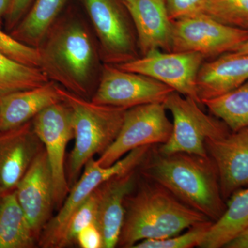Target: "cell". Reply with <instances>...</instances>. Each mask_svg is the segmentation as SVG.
Wrapping results in <instances>:
<instances>
[{"mask_svg":"<svg viewBox=\"0 0 248 248\" xmlns=\"http://www.w3.org/2000/svg\"><path fill=\"white\" fill-rule=\"evenodd\" d=\"M152 147L141 164L143 177L162 186L213 223L217 221L226 210V202L210 156L186 153L163 154L159 150L152 151Z\"/></svg>","mask_w":248,"mask_h":248,"instance_id":"obj_1","label":"cell"},{"mask_svg":"<svg viewBox=\"0 0 248 248\" xmlns=\"http://www.w3.org/2000/svg\"><path fill=\"white\" fill-rule=\"evenodd\" d=\"M125 215L118 245L133 248L144 240H161L210 221L156 183L148 180L125 198Z\"/></svg>","mask_w":248,"mask_h":248,"instance_id":"obj_2","label":"cell"},{"mask_svg":"<svg viewBox=\"0 0 248 248\" xmlns=\"http://www.w3.org/2000/svg\"><path fill=\"white\" fill-rule=\"evenodd\" d=\"M37 48L40 68L49 79L86 98L91 91L98 58L84 26L75 20L57 23Z\"/></svg>","mask_w":248,"mask_h":248,"instance_id":"obj_3","label":"cell"},{"mask_svg":"<svg viewBox=\"0 0 248 248\" xmlns=\"http://www.w3.org/2000/svg\"><path fill=\"white\" fill-rule=\"evenodd\" d=\"M62 102L70 108L75 144L68 156L66 177L70 189L79 179L85 165L102 155L120 133L127 109L96 104L59 85Z\"/></svg>","mask_w":248,"mask_h":248,"instance_id":"obj_4","label":"cell"},{"mask_svg":"<svg viewBox=\"0 0 248 248\" xmlns=\"http://www.w3.org/2000/svg\"><path fill=\"white\" fill-rule=\"evenodd\" d=\"M164 104L172 114L173 123L169 140L158 149L163 154L186 153L207 157L205 140L223 138L231 132L219 119L205 113L194 99L175 91Z\"/></svg>","mask_w":248,"mask_h":248,"instance_id":"obj_5","label":"cell"},{"mask_svg":"<svg viewBox=\"0 0 248 248\" xmlns=\"http://www.w3.org/2000/svg\"><path fill=\"white\" fill-rule=\"evenodd\" d=\"M151 146H142L129 152L125 156L108 167H102L95 159H90L84 172L70 189L58 213L50 218L38 240L42 248H55L60 235L70 216L103 183L111 178L138 169L144 161Z\"/></svg>","mask_w":248,"mask_h":248,"instance_id":"obj_6","label":"cell"},{"mask_svg":"<svg viewBox=\"0 0 248 248\" xmlns=\"http://www.w3.org/2000/svg\"><path fill=\"white\" fill-rule=\"evenodd\" d=\"M164 103H153L125 110L123 124L113 143L96 160L108 167L140 147L164 144L169 140L172 124L166 115Z\"/></svg>","mask_w":248,"mask_h":248,"instance_id":"obj_7","label":"cell"},{"mask_svg":"<svg viewBox=\"0 0 248 248\" xmlns=\"http://www.w3.org/2000/svg\"><path fill=\"white\" fill-rule=\"evenodd\" d=\"M248 40V30L222 24L206 14L172 21L171 51L217 57L232 51Z\"/></svg>","mask_w":248,"mask_h":248,"instance_id":"obj_8","label":"cell"},{"mask_svg":"<svg viewBox=\"0 0 248 248\" xmlns=\"http://www.w3.org/2000/svg\"><path fill=\"white\" fill-rule=\"evenodd\" d=\"M48 158L53 182L54 203L60 208L70 191L66 177L67 146L74 138L71 109L64 102L45 109L32 120Z\"/></svg>","mask_w":248,"mask_h":248,"instance_id":"obj_9","label":"cell"},{"mask_svg":"<svg viewBox=\"0 0 248 248\" xmlns=\"http://www.w3.org/2000/svg\"><path fill=\"white\" fill-rule=\"evenodd\" d=\"M204 58L192 52H163L156 49L117 66L157 80L202 105L197 91V77Z\"/></svg>","mask_w":248,"mask_h":248,"instance_id":"obj_10","label":"cell"},{"mask_svg":"<svg viewBox=\"0 0 248 248\" xmlns=\"http://www.w3.org/2000/svg\"><path fill=\"white\" fill-rule=\"evenodd\" d=\"M174 91L150 77L105 63L99 86L91 101L128 109L143 104L164 103Z\"/></svg>","mask_w":248,"mask_h":248,"instance_id":"obj_11","label":"cell"},{"mask_svg":"<svg viewBox=\"0 0 248 248\" xmlns=\"http://www.w3.org/2000/svg\"><path fill=\"white\" fill-rule=\"evenodd\" d=\"M105 63L122 64L138 58L135 36L128 19L114 0H84Z\"/></svg>","mask_w":248,"mask_h":248,"instance_id":"obj_12","label":"cell"},{"mask_svg":"<svg viewBox=\"0 0 248 248\" xmlns=\"http://www.w3.org/2000/svg\"><path fill=\"white\" fill-rule=\"evenodd\" d=\"M205 146L218 172L223 200L227 202L236 191L248 187V128L207 139Z\"/></svg>","mask_w":248,"mask_h":248,"instance_id":"obj_13","label":"cell"},{"mask_svg":"<svg viewBox=\"0 0 248 248\" xmlns=\"http://www.w3.org/2000/svg\"><path fill=\"white\" fill-rule=\"evenodd\" d=\"M15 192L39 240L55 206L53 177L45 148L31 165Z\"/></svg>","mask_w":248,"mask_h":248,"instance_id":"obj_14","label":"cell"},{"mask_svg":"<svg viewBox=\"0 0 248 248\" xmlns=\"http://www.w3.org/2000/svg\"><path fill=\"white\" fill-rule=\"evenodd\" d=\"M44 149L32 121L0 132V194L13 192L34 160Z\"/></svg>","mask_w":248,"mask_h":248,"instance_id":"obj_15","label":"cell"},{"mask_svg":"<svg viewBox=\"0 0 248 248\" xmlns=\"http://www.w3.org/2000/svg\"><path fill=\"white\" fill-rule=\"evenodd\" d=\"M136 177L135 170L115 176L97 187V225L102 234L103 248L118 245L124 215L125 198L133 192Z\"/></svg>","mask_w":248,"mask_h":248,"instance_id":"obj_16","label":"cell"},{"mask_svg":"<svg viewBox=\"0 0 248 248\" xmlns=\"http://www.w3.org/2000/svg\"><path fill=\"white\" fill-rule=\"evenodd\" d=\"M125 6L136 29L142 55L156 49L171 51L172 21L165 0H135Z\"/></svg>","mask_w":248,"mask_h":248,"instance_id":"obj_17","label":"cell"},{"mask_svg":"<svg viewBox=\"0 0 248 248\" xmlns=\"http://www.w3.org/2000/svg\"><path fill=\"white\" fill-rule=\"evenodd\" d=\"M62 99L53 81L35 89L0 94V132L22 126Z\"/></svg>","mask_w":248,"mask_h":248,"instance_id":"obj_18","label":"cell"},{"mask_svg":"<svg viewBox=\"0 0 248 248\" xmlns=\"http://www.w3.org/2000/svg\"><path fill=\"white\" fill-rule=\"evenodd\" d=\"M247 80L248 55L228 52L202 64L197 77L199 97L202 103L218 97L236 89Z\"/></svg>","mask_w":248,"mask_h":248,"instance_id":"obj_19","label":"cell"},{"mask_svg":"<svg viewBox=\"0 0 248 248\" xmlns=\"http://www.w3.org/2000/svg\"><path fill=\"white\" fill-rule=\"evenodd\" d=\"M227 202L224 213L212 224L200 247L225 248L248 228V187L236 191Z\"/></svg>","mask_w":248,"mask_h":248,"instance_id":"obj_20","label":"cell"},{"mask_svg":"<svg viewBox=\"0 0 248 248\" xmlns=\"http://www.w3.org/2000/svg\"><path fill=\"white\" fill-rule=\"evenodd\" d=\"M38 243L16 192L5 194L0 202V248H32Z\"/></svg>","mask_w":248,"mask_h":248,"instance_id":"obj_21","label":"cell"},{"mask_svg":"<svg viewBox=\"0 0 248 248\" xmlns=\"http://www.w3.org/2000/svg\"><path fill=\"white\" fill-rule=\"evenodd\" d=\"M67 0H37L30 11L15 27L12 37L38 48L51 29Z\"/></svg>","mask_w":248,"mask_h":248,"instance_id":"obj_22","label":"cell"},{"mask_svg":"<svg viewBox=\"0 0 248 248\" xmlns=\"http://www.w3.org/2000/svg\"><path fill=\"white\" fill-rule=\"evenodd\" d=\"M202 104L231 131L248 128V80L230 92L203 101Z\"/></svg>","mask_w":248,"mask_h":248,"instance_id":"obj_23","label":"cell"},{"mask_svg":"<svg viewBox=\"0 0 248 248\" xmlns=\"http://www.w3.org/2000/svg\"><path fill=\"white\" fill-rule=\"evenodd\" d=\"M50 81L40 68L15 61L0 51V94L35 89Z\"/></svg>","mask_w":248,"mask_h":248,"instance_id":"obj_24","label":"cell"},{"mask_svg":"<svg viewBox=\"0 0 248 248\" xmlns=\"http://www.w3.org/2000/svg\"><path fill=\"white\" fill-rule=\"evenodd\" d=\"M97 188L83 202L67 220L55 248L70 247L76 244L80 232L91 224H97Z\"/></svg>","mask_w":248,"mask_h":248,"instance_id":"obj_25","label":"cell"},{"mask_svg":"<svg viewBox=\"0 0 248 248\" xmlns=\"http://www.w3.org/2000/svg\"><path fill=\"white\" fill-rule=\"evenodd\" d=\"M205 14L222 24L248 30V0H210Z\"/></svg>","mask_w":248,"mask_h":248,"instance_id":"obj_26","label":"cell"},{"mask_svg":"<svg viewBox=\"0 0 248 248\" xmlns=\"http://www.w3.org/2000/svg\"><path fill=\"white\" fill-rule=\"evenodd\" d=\"M213 222L198 223L186 230L185 232L161 240H144L135 244L133 248H191L200 246Z\"/></svg>","mask_w":248,"mask_h":248,"instance_id":"obj_27","label":"cell"},{"mask_svg":"<svg viewBox=\"0 0 248 248\" xmlns=\"http://www.w3.org/2000/svg\"><path fill=\"white\" fill-rule=\"evenodd\" d=\"M0 51L15 61L40 68V55L38 48L25 45L7 35L0 29Z\"/></svg>","mask_w":248,"mask_h":248,"instance_id":"obj_28","label":"cell"},{"mask_svg":"<svg viewBox=\"0 0 248 248\" xmlns=\"http://www.w3.org/2000/svg\"><path fill=\"white\" fill-rule=\"evenodd\" d=\"M170 19L177 20L196 15L205 14L210 0H165Z\"/></svg>","mask_w":248,"mask_h":248,"instance_id":"obj_29","label":"cell"},{"mask_svg":"<svg viewBox=\"0 0 248 248\" xmlns=\"http://www.w3.org/2000/svg\"><path fill=\"white\" fill-rule=\"evenodd\" d=\"M76 244L81 248H103L102 234L97 225H89L80 232Z\"/></svg>","mask_w":248,"mask_h":248,"instance_id":"obj_30","label":"cell"},{"mask_svg":"<svg viewBox=\"0 0 248 248\" xmlns=\"http://www.w3.org/2000/svg\"><path fill=\"white\" fill-rule=\"evenodd\" d=\"M32 0H12L8 12V26L15 28L20 22Z\"/></svg>","mask_w":248,"mask_h":248,"instance_id":"obj_31","label":"cell"},{"mask_svg":"<svg viewBox=\"0 0 248 248\" xmlns=\"http://www.w3.org/2000/svg\"><path fill=\"white\" fill-rule=\"evenodd\" d=\"M227 248H248V228L225 246Z\"/></svg>","mask_w":248,"mask_h":248,"instance_id":"obj_32","label":"cell"},{"mask_svg":"<svg viewBox=\"0 0 248 248\" xmlns=\"http://www.w3.org/2000/svg\"><path fill=\"white\" fill-rule=\"evenodd\" d=\"M12 0H0V19L4 14H8Z\"/></svg>","mask_w":248,"mask_h":248,"instance_id":"obj_33","label":"cell"},{"mask_svg":"<svg viewBox=\"0 0 248 248\" xmlns=\"http://www.w3.org/2000/svg\"><path fill=\"white\" fill-rule=\"evenodd\" d=\"M232 52L248 55V40L245 42L244 43L241 44V45L238 46L236 47Z\"/></svg>","mask_w":248,"mask_h":248,"instance_id":"obj_34","label":"cell"},{"mask_svg":"<svg viewBox=\"0 0 248 248\" xmlns=\"http://www.w3.org/2000/svg\"><path fill=\"white\" fill-rule=\"evenodd\" d=\"M135 0H124V2L125 5L130 4L133 3Z\"/></svg>","mask_w":248,"mask_h":248,"instance_id":"obj_35","label":"cell"},{"mask_svg":"<svg viewBox=\"0 0 248 248\" xmlns=\"http://www.w3.org/2000/svg\"><path fill=\"white\" fill-rule=\"evenodd\" d=\"M1 197H2V195L0 194V202H1Z\"/></svg>","mask_w":248,"mask_h":248,"instance_id":"obj_36","label":"cell"}]
</instances>
